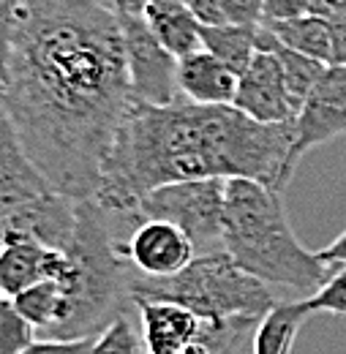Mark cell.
Masks as SVG:
<instances>
[{
  "label": "cell",
  "mask_w": 346,
  "mask_h": 354,
  "mask_svg": "<svg viewBox=\"0 0 346 354\" xmlns=\"http://www.w3.org/2000/svg\"><path fill=\"white\" fill-rule=\"evenodd\" d=\"M224 251L270 289H292L300 297L319 292L338 267L298 240L278 191L246 177L226 180Z\"/></svg>",
  "instance_id": "3"
},
{
  "label": "cell",
  "mask_w": 346,
  "mask_h": 354,
  "mask_svg": "<svg viewBox=\"0 0 346 354\" xmlns=\"http://www.w3.org/2000/svg\"><path fill=\"white\" fill-rule=\"evenodd\" d=\"M237 80L240 77L208 49H199L177 60V88L180 95L188 98L191 104H202V106L232 104L237 93Z\"/></svg>",
  "instance_id": "15"
},
{
  "label": "cell",
  "mask_w": 346,
  "mask_h": 354,
  "mask_svg": "<svg viewBox=\"0 0 346 354\" xmlns=\"http://www.w3.org/2000/svg\"><path fill=\"white\" fill-rule=\"evenodd\" d=\"M66 254L69 272L57 283L60 310L46 333L52 338H93L131 303V265L95 199L77 202V232Z\"/></svg>",
  "instance_id": "4"
},
{
  "label": "cell",
  "mask_w": 346,
  "mask_h": 354,
  "mask_svg": "<svg viewBox=\"0 0 346 354\" xmlns=\"http://www.w3.org/2000/svg\"><path fill=\"white\" fill-rule=\"evenodd\" d=\"M118 17H142L147 8V0H104Z\"/></svg>",
  "instance_id": "29"
},
{
  "label": "cell",
  "mask_w": 346,
  "mask_h": 354,
  "mask_svg": "<svg viewBox=\"0 0 346 354\" xmlns=\"http://www.w3.org/2000/svg\"><path fill=\"white\" fill-rule=\"evenodd\" d=\"M262 28H267L281 44H286L289 49L308 55V57H313L325 66H333V41H330L327 19L305 14V17L289 19V22H267Z\"/></svg>",
  "instance_id": "20"
},
{
  "label": "cell",
  "mask_w": 346,
  "mask_h": 354,
  "mask_svg": "<svg viewBox=\"0 0 346 354\" xmlns=\"http://www.w3.org/2000/svg\"><path fill=\"white\" fill-rule=\"evenodd\" d=\"M93 338H46L33 341L22 354H93Z\"/></svg>",
  "instance_id": "25"
},
{
  "label": "cell",
  "mask_w": 346,
  "mask_h": 354,
  "mask_svg": "<svg viewBox=\"0 0 346 354\" xmlns=\"http://www.w3.org/2000/svg\"><path fill=\"white\" fill-rule=\"evenodd\" d=\"M295 123L270 126L237 106L177 98L167 106L134 101L101 169L95 205L112 226L139 223V202L170 183L246 177L284 194L295 175Z\"/></svg>",
  "instance_id": "2"
},
{
  "label": "cell",
  "mask_w": 346,
  "mask_h": 354,
  "mask_svg": "<svg viewBox=\"0 0 346 354\" xmlns=\"http://www.w3.org/2000/svg\"><path fill=\"white\" fill-rule=\"evenodd\" d=\"M36 341V327L0 292V354H22Z\"/></svg>",
  "instance_id": "22"
},
{
  "label": "cell",
  "mask_w": 346,
  "mask_h": 354,
  "mask_svg": "<svg viewBox=\"0 0 346 354\" xmlns=\"http://www.w3.org/2000/svg\"><path fill=\"white\" fill-rule=\"evenodd\" d=\"M69 272V254L44 248L33 240H6L0 251V292L17 297L39 281L60 283Z\"/></svg>",
  "instance_id": "13"
},
{
  "label": "cell",
  "mask_w": 346,
  "mask_h": 354,
  "mask_svg": "<svg viewBox=\"0 0 346 354\" xmlns=\"http://www.w3.org/2000/svg\"><path fill=\"white\" fill-rule=\"evenodd\" d=\"M17 310L36 327V330H49L57 319L60 310V286L55 281H39L33 286H28L25 292H19L17 297H11Z\"/></svg>",
  "instance_id": "21"
},
{
  "label": "cell",
  "mask_w": 346,
  "mask_h": 354,
  "mask_svg": "<svg viewBox=\"0 0 346 354\" xmlns=\"http://www.w3.org/2000/svg\"><path fill=\"white\" fill-rule=\"evenodd\" d=\"M134 101L167 106L180 98L177 57L156 39L145 17H120Z\"/></svg>",
  "instance_id": "7"
},
{
  "label": "cell",
  "mask_w": 346,
  "mask_h": 354,
  "mask_svg": "<svg viewBox=\"0 0 346 354\" xmlns=\"http://www.w3.org/2000/svg\"><path fill=\"white\" fill-rule=\"evenodd\" d=\"M136 218H156L180 226L199 254L224 251L226 218V180H183L150 191L136 210Z\"/></svg>",
  "instance_id": "6"
},
{
  "label": "cell",
  "mask_w": 346,
  "mask_h": 354,
  "mask_svg": "<svg viewBox=\"0 0 346 354\" xmlns=\"http://www.w3.org/2000/svg\"><path fill=\"white\" fill-rule=\"evenodd\" d=\"M180 354H213V352H210L208 346H202L199 341H194V344H188V346H185Z\"/></svg>",
  "instance_id": "31"
},
{
  "label": "cell",
  "mask_w": 346,
  "mask_h": 354,
  "mask_svg": "<svg viewBox=\"0 0 346 354\" xmlns=\"http://www.w3.org/2000/svg\"><path fill=\"white\" fill-rule=\"evenodd\" d=\"M49 191L55 188L46 183V177L33 167V161L22 150L19 136L0 101V223L17 207L39 199Z\"/></svg>",
  "instance_id": "12"
},
{
  "label": "cell",
  "mask_w": 346,
  "mask_h": 354,
  "mask_svg": "<svg viewBox=\"0 0 346 354\" xmlns=\"http://www.w3.org/2000/svg\"><path fill=\"white\" fill-rule=\"evenodd\" d=\"M311 14V0H262V25L289 22Z\"/></svg>",
  "instance_id": "26"
},
{
  "label": "cell",
  "mask_w": 346,
  "mask_h": 354,
  "mask_svg": "<svg viewBox=\"0 0 346 354\" xmlns=\"http://www.w3.org/2000/svg\"><path fill=\"white\" fill-rule=\"evenodd\" d=\"M22 150L69 199H93L134 106L120 17L104 0H22L0 60Z\"/></svg>",
  "instance_id": "1"
},
{
  "label": "cell",
  "mask_w": 346,
  "mask_h": 354,
  "mask_svg": "<svg viewBox=\"0 0 346 354\" xmlns=\"http://www.w3.org/2000/svg\"><path fill=\"white\" fill-rule=\"evenodd\" d=\"M93 354H147V349H145L142 333H136V327L131 324V319L123 310L95 335Z\"/></svg>",
  "instance_id": "23"
},
{
  "label": "cell",
  "mask_w": 346,
  "mask_h": 354,
  "mask_svg": "<svg viewBox=\"0 0 346 354\" xmlns=\"http://www.w3.org/2000/svg\"><path fill=\"white\" fill-rule=\"evenodd\" d=\"M341 133H346V66L333 63L325 68L295 118L292 164L298 167L311 147H319Z\"/></svg>",
  "instance_id": "9"
},
{
  "label": "cell",
  "mask_w": 346,
  "mask_h": 354,
  "mask_svg": "<svg viewBox=\"0 0 346 354\" xmlns=\"http://www.w3.org/2000/svg\"><path fill=\"white\" fill-rule=\"evenodd\" d=\"M327 265H346V232L338 234L330 245H325L322 251H316Z\"/></svg>",
  "instance_id": "28"
},
{
  "label": "cell",
  "mask_w": 346,
  "mask_h": 354,
  "mask_svg": "<svg viewBox=\"0 0 346 354\" xmlns=\"http://www.w3.org/2000/svg\"><path fill=\"white\" fill-rule=\"evenodd\" d=\"M330 25V41H333V63L346 66V11L327 19Z\"/></svg>",
  "instance_id": "27"
},
{
  "label": "cell",
  "mask_w": 346,
  "mask_h": 354,
  "mask_svg": "<svg viewBox=\"0 0 346 354\" xmlns=\"http://www.w3.org/2000/svg\"><path fill=\"white\" fill-rule=\"evenodd\" d=\"M142 319V341L147 354H180L199 338V316L177 303L145 300L136 303Z\"/></svg>",
  "instance_id": "14"
},
{
  "label": "cell",
  "mask_w": 346,
  "mask_h": 354,
  "mask_svg": "<svg viewBox=\"0 0 346 354\" xmlns=\"http://www.w3.org/2000/svg\"><path fill=\"white\" fill-rule=\"evenodd\" d=\"M346 11V0H311V14L313 17H322V19H330L336 14Z\"/></svg>",
  "instance_id": "30"
},
{
  "label": "cell",
  "mask_w": 346,
  "mask_h": 354,
  "mask_svg": "<svg viewBox=\"0 0 346 354\" xmlns=\"http://www.w3.org/2000/svg\"><path fill=\"white\" fill-rule=\"evenodd\" d=\"M145 22L156 33V39L170 49L174 57H188L202 46V22L194 17V11L180 0H147Z\"/></svg>",
  "instance_id": "16"
},
{
  "label": "cell",
  "mask_w": 346,
  "mask_h": 354,
  "mask_svg": "<svg viewBox=\"0 0 346 354\" xmlns=\"http://www.w3.org/2000/svg\"><path fill=\"white\" fill-rule=\"evenodd\" d=\"M308 300L311 313H336V316H346V265H338L336 272L327 278V283L313 292Z\"/></svg>",
  "instance_id": "24"
},
{
  "label": "cell",
  "mask_w": 346,
  "mask_h": 354,
  "mask_svg": "<svg viewBox=\"0 0 346 354\" xmlns=\"http://www.w3.org/2000/svg\"><path fill=\"white\" fill-rule=\"evenodd\" d=\"M180 3H185V6H188V0H180Z\"/></svg>",
  "instance_id": "33"
},
{
  "label": "cell",
  "mask_w": 346,
  "mask_h": 354,
  "mask_svg": "<svg viewBox=\"0 0 346 354\" xmlns=\"http://www.w3.org/2000/svg\"><path fill=\"white\" fill-rule=\"evenodd\" d=\"M3 245H6V229H3V223H0V251H3Z\"/></svg>",
  "instance_id": "32"
},
{
  "label": "cell",
  "mask_w": 346,
  "mask_h": 354,
  "mask_svg": "<svg viewBox=\"0 0 346 354\" xmlns=\"http://www.w3.org/2000/svg\"><path fill=\"white\" fill-rule=\"evenodd\" d=\"M232 106H237L243 115L260 123H270V126L295 123L298 112L286 90L284 68L273 52L260 49L254 55V60L237 80V93H235Z\"/></svg>",
  "instance_id": "10"
},
{
  "label": "cell",
  "mask_w": 346,
  "mask_h": 354,
  "mask_svg": "<svg viewBox=\"0 0 346 354\" xmlns=\"http://www.w3.org/2000/svg\"><path fill=\"white\" fill-rule=\"evenodd\" d=\"M260 25H202V46L226 63L237 77L260 52Z\"/></svg>",
  "instance_id": "19"
},
{
  "label": "cell",
  "mask_w": 346,
  "mask_h": 354,
  "mask_svg": "<svg viewBox=\"0 0 346 354\" xmlns=\"http://www.w3.org/2000/svg\"><path fill=\"white\" fill-rule=\"evenodd\" d=\"M131 306L145 300L177 303L194 310L202 322L221 319H257L273 308L278 300L267 283L248 275L232 262L226 251L199 254L183 272L170 278H145L131 272Z\"/></svg>",
  "instance_id": "5"
},
{
  "label": "cell",
  "mask_w": 346,
  "mask_h": 354,
  "mask_svg": "<svg viewBox=\"0 0 346 354\" xmlns=\"http://www.w3.org/2000/svg\"><path fill=\"white\" fill-rule=\"evenodd\" d=\"M257 46L260 49H267L278 57L281 68H284V80H286V90H289V98L295 104V112H300V106L305 104L308 93L313 90V85L319 82V77L325 74V63L308 57V55H300L295 49H289L286 44H281L267 28L260 25V39H257Z\"/></svg>",
  "instance_id": "18"
},
{
  "label": "cell",
  "mask_w": 346,
  "mask_h": 354,
  "mask_svg": "<svg viewBox=\"0 0 346 354\" xmlns=\"http://www.w3.org/2000/svg\"><path fill=\"white\" fill-rule=\"evenodd\" d=\"M120 254L126 257L134 272L145 278H170L183 272L197 259L191 237L170 221L145 218L120 240Z\"/></svg>",
  "instance_id": "8"
},
{
  "label": "cell",
  "mask_w": 346,
  "mask_h": 354,
  "mask_svg": "<svg viewBox=\"0 0 346 354\" xmlns=\"http://www.w3.org/2000/svg\"><path fill=\"white\" fill-rule=\"evenodd\" d=\"M6 240H33L52 251H69L77 232V199L49 191L17 207L6 221Z\"/></svg>",
  "instance_id": "11"
},
{
  "label": "cell",
  "mask_w": 346,
  "mask_h": 354,
  "mask_svg": "<svg viewBox=\"0 0 346 354\" xmlns=\"http://www.w3.org/2000/svg\"><path fill=\"white\" fill-rule=\"evenodd\" d=\"M313 316L308 308V300H286L275 303L273 308L262 316L260 327L254 330V354H292V346L298 341V333L305 324V319Z\"/></svg>",
  "instance_id": "17"
}]
</instances>
